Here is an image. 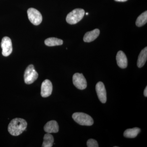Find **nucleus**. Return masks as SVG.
Returning <instances> with one entry per match:
<instances>
[{
  "mask_svg": "<svg viewBox=\"0 0 147 147\" xmlns=\"http://www.w3.org/2000/svg\"><path fill=\"white\" fill-rule=\"evenodd\" d=\"M147 22V11H146L142 13L138 16L136 22L137 26L140 27L144 26Z\"/></svg>",
  "mask_w": 147,
  "mask_h": 147,
  "instance_id": "nucleus-17",
  "label": "nucleus"
},
{
  "mask_svg": "<svg viewBox=\"0 0 147 147\" xmlns=\"http://www.w3.org/2000/svg\"><path fill=\"white\" fill-rule=\"evenodd\" d=\"M2 49V55L4 57H8L12 52V45L11 40L7 36L4 37L1 42Z\"/></svg>",
  "mask_w": 147,
  "mask_h": 147,
  "instance_id": "nucleus-7",
  "label": "nucleus"
},
{
  "mask_svg": "<svg viewBox=\"0 0 147 147\" xmlns=\"http://www.w3.org/2000/svg\"><path fill=\"white\" fill-rule=\"evenodd\" d=\"M117 63L121 68H126L127 66V59L126 55L123 51L118 52L116 56Z\"/></svg>",
  "mask_w": 147,
  "mask_h": 147,
  "instance_id": "nucleus-10",
  "label": "nucleus"
},
{
  "mask_svg": "<svg viewBox=\"0 0 147 147\" xmlns=\"http://www.w3.org/2000/svg\"><path fill=\"white\" fill-rule=\"evenodd\" d=\"M44 129L47 133H57L59 131V125L56 121H49L44 127Z\"/></svg>",
  "mask_w": 147,
  "mask_h": 147,
  "instance_id": "nucleus-11",
  "label": "nucleus"
},
{
  "mask_svg": "<svg viewBox=\"0 0 147 147\" xmlns=\"http://www.w3.org/2000/svg\"><path fill=\"white\" fill-rule=\"evenodd\" d=\"M144 95L146 97L147 96V87H146V88L144 91Z\"/></svg>",
  "mask_w": 147,
  "mask_h": 147,
  "instance_id": "nucleus-19",
  "label": "nucleus"
},
{
  "mask_svg": "<svg viewBox=\"0 0 147 147\" xmlns=\"http://www.w3.org/2000/svg\"><path fill=\"white\" fill-rule=\"evenodd\" d=\"M53 86L52 82L46 79L42 82L41 87V95L42 97H47L52 94Z\"/></svg>",
  "mask_w": 147,
  "mask_h": 147,
  "instance_id": "nucleus-9",
  "label": "nucleus"
},
{
  "mask_svg": "<svg viewBox=\"0 0 147 147\" xmlns=\"http://www.w3.org/2000/svg\"><path fill=\"white\" fill-rule=\"evenodd\" d=\"M147 59V47H146L142 50L137 60V65L139 68H141L144 65Z\"/></svg>",
  "mask_w": 147,
  "mask_h": 147,
  "instance_id": "nucleus-13",
  "label": "nucleus"
},
{
  "mask_svg": "<svg viewBox=\"0 0 147 147\" xmlns=\"http://www.w3.org/2000/svg\"><path fill=\"white\" fill-rule=\"evenodd\" d=\"M38 74L35 69L33 65H30L26 69L24 73V78L25 83L31 84L37 79Z\"/></svg>",
  "mask_w": 147,
  "mask_h": 147,
  "instance_id": "nucleus-4",
  "label": "nucleus"
},
{
  "mask_svg": "<svg viewBox=\"0 0 147 147\" xmlns=\"http://www.w3.org/2000/svg\"><path fill=\"white\" fill-rule=\"evenodd\" d=\"M45 45L48 46H55L61 45L63 44V40L55 37L47 38L45 40Z\"/></svg>",
  "mask_w": 147,
  "mask_h": 147,
  "instance_id": "nucleus-16",
  "label": "nucleus"
},
{
  "mask_svg": "<svg viewBox=\"0 0 147 147\" xmlns=\"http://www.w3.org/2000/svg\"><path fill=\"white\" fill-rule=\"evenodd\" d=\"M54 139L53 135L50 133H47L43 137V142L42 147H52L54 143Z\"/></svg>",
  "mask_w": 147,
  "mask_h": 147,
  "instance_id": "nucleus-15",
  "label": "nucleus"
},
{
  "mask_svg": "<svg viewBox=\"0 0 147 147\" xmlns=\"http://www.w3.org/2000/svg\"><path fill=\"white\" fill-rule=\"evenodd\" d=\"M72 118L80 125L91 126L94 123V121L91 116L83 113H75L72 115Z\"/></svg>",
  "mask_w": 147,
  "mask_h": 147,
  "instance_id": "nucleus-2",
  "label": "nucleus"
},
{
  "mask_svg": "<svg viewBox=\"0 0 147 147\" xmlns=\"http://www.w3.org/2000/svg\"><path fill=\"white\" fill-rule=\"evenodd\" d=\"M72 81L74 85L78 89L83 90L87 88L86 80L82 74H74L72 78Z\"/></svg>",
  "mask_w": 147,
  "mask_h": 147,
  "instance_id": "nucleus-6",
  "label": "nucleus"
},
{
  "mask_svg": "<svg viewBox=\"0 0 147 147\" xmlns=\"http://www.w3.org/2000/svg\"><path fill=\"white\" fill-rule=\"evenodd\" d=\"M96 90L99 100L102 103H105L107 101V94L104 84L98 82L96 86Z\"/></svg>",
  "mask_w": 147,
  "mask_h": 147,
  "instance_id": "nucleus-8",
  "label": "nucleus"
},
{
  "mask_svg": "<svg viewBox=\"0 0 147 147\" xmlns=\"http://www.w3.org/2000/svg\"><path fill=\"white\" fill-rule=\"evenodd\" d=\"M30 21L35 26H38L42 21V16L38 10L33 8H29L27 11Z\"/></svg>",
  "mask_w": 147,
  "mask_h": 147,
  "instance_id": "nucleus-5",
  "label": "nucleus"
},
{
  "mask_svg": "<svg viewBox=\"0 0 147 147\" xmlns=\"http://www.w3.org/2000/svg\"><path fill=\"white\" fill-rule=\"evenodd\" d=\"M100 34V30L96 29L91 31L87 32L84 37V42H89L94 41Z\"/></svg>",
  "mask_w": 147,
  "mask_h": 147,
  "instance_id": "nucleus-12",
  "label": "nucleus"
},
{
  "mask_svg": "<svg viewBox=\"0 0 147 147\" xmlns=\"http://www.w3.org/2000/svg\"><path fill=\"white\" fill-rule=\"evenodd\" d=\"M27 122L23 119L15 118L11 121L8 130L12 136H17L22 134L27 128Z\"/></svg>",
  "mask_w": 147,
  "mask_h": 147,
  "instance_id": "nucleus-1",
  "label": "nucleus"
},
{
  "mask_svg": "<svg viewBox=\"0 0 147 147\" xmlns=\"http://www.w3.org/2000/svg\"><path fill=\"white\" fill-rule=\"evenodd\" d=\"M85 11L82 9L77 8L72 10L67 16L66 20L69 24L73 25L78 23L83 18Z\"/></svg>",
  "mask_w": 147,
  "mask_h": 147,
  "instance_id": "nucleus-3",
  "label": "nucleus"
},
{
  "mask_svg": "<svg viewBox=\"0 0 147 147\" xmlns=\"http://www.w3.org/2000/svg\"><path fill=\"white\" fill-rule=\"evenodd\" d=\"M87 146L88 147H98L97 141L94 139H90L87 141Z\"/></svg>",
  "mask_w": 147,
  "mask_h": 147,
  "instance_id": "nucleus-18",
  "label": "nucleus"
},
{
  "mask_svg": "<svg viewBox=\"0 0 147 147\" xmlns=\"http://www.w3.org/2000/svg\"><path fill=\"white\" fill-rule=\"evenodd\" d=\"M141 131V129L138 127L128 129L125 131L123 133L124 137L127 138H134L137 137Z\"/></svg>",
  "mask_w": 147,
  "mask_h": 147,
  "instance_id": "nucleus-14",
  "label": "nucleus"
},
{
  "mask_svg": "<svg viewBox=\"0 0 147 147\" xmlns=\"http://www.w3.org/2000/svg\"><path fill=\"white\" fill-rule=\"evenodd\" d=\"M86 14L87 15H88V13H86Z\"/></svg>",
  "mask_w": 147,
  "mask_h": 147,
  "instance_id": "nucleus-21",
  "label": "nucleus"
},
{
  "mask_svg": "<svg viewBox=\"0 0 147 147\" xmlns=\"http://www.w3.org/2000/svg\"><path fill=\"white\" fill-rule=\"evenodd\" d=\"M115 1L118 2H125L127 1V0H115Z\"/></svg>",
  "mask_w": 147,
  "mask_h": 147,
  "instance_id": "nucleus-20",
  "label": "nucleus"
}]
</instances>
